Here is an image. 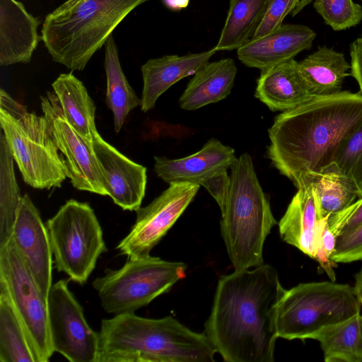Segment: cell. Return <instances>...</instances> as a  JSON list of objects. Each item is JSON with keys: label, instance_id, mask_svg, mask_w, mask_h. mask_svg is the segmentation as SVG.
<instances>
[{"label": "cell", "instance_id": "obj_19", "mask_svg": "<svg viewBox=\"0 0 362 362\" xmlns=\"http://www.w3.org/2000/svg\"><path fill=\"white\" fill-rule=\"evenodd\" d=\"M40 18L33 16L18 0H0V65L27 64L42 37Z\"/></svg>", "mask_w": 362, "mask_h": 362}, {"label": "cell", "instance_id": "obj_27", "mask_svg": "<svg viewBox=\"0 0 362 362\" xmlns=\"http://www.w3.org/2000/svg\"><path fill=\"white\" fill-rule=\"evenodd\" d=\"M269 0H230L229 9L216 51L238 49L252 40L259 26Z\"/></svg>", "mask_w": 362, "mask_h": 362}, {"label": "cell", "instance_id": "obj_22", "mask_svg": "<svg viewBox=\"0 0 362 362\" xmlns=\"http://www.w3.org/2000/svg\"><path fill=\"white\" fill-rule=\"evenodd\" d=\"M237 67L231 58L207 62L190 79L179 100L185 110H196L217 103L229 95L234 85Z\"/></svg>", "mask_w": 362, "mask_h": 362}, {"label": "cell", "instance_id": "obj_29", "mask_svg": "<svg viewBox=\"0 0 362 362\" xmlns=\"http://www.w3.org/2000/svg\"><path fill=\"white\" fill-rule=\"evenodd\" d=\"M13 158L2 132L0 134V247L12 236L23 196L15 175Z\"/></svg>", "mask_w": 362, "mask_h": 362}, {"label": "cell", "instance_id": "obj_4", "mask_svg": "<svg viewBox=\"0 0 362 362\" xmlns=\"http://www.w3.org/2000/svg\"><path fill=\"white\" fill-rule=\"evenodd\" d=\"M230 187L221 211V232L235 270L263 264L265 240L277 222L250 156L243 153L230 168Z\"/></svg>", "mask_w": 362, "mask_h": 362}, {"label": "cell", "instance_id": "obj_30", "mask_svg": "<svg viewBox=\"0 0 362 362\" xmlns=\"http://www.w3.org/2000/svg\"><path fill=\"white\" fill-rule=\"evenodd\" d=\"M0 361L36 362L23 326L6 291L0 288Z\"/></svg>", "mask_w": 362, "mask_h": 362}, {"label": "cell", "instance_id": "obj_37", "mask_svg": "<svg viewBox=\"0 0 362 362\" xmlns=\"http://www.w3.org/2000/svg\"><path fill=\"white\" fill-rule=\"evenodd\" d=\"M349 54L351 57L350 76L356 80L359 91L362 93V36L351 43Z\"/></svg>", "mask_w": 362, "mask_h": 362}, {"label": "cell", "instance_id": "obj_10", "mask_svg": "<svg viewBox=\"0 0 362 362\" xmlns=\"http://www.w3.org/2000/svg\"><path fill=\"white\" fill-rule=\"evenodd\" d=\"M0 288L8 294L36 362H47L54 352L50 338L47 300L27 267L12 236L0 247Z\"/></svg>", "mask_w": 362, "mask_h": 362}, {"label": "cell", "instance_id": "obj_33", "mask_svg": "<svg viewBox=\"0 0 362 362\" xmlns=\"http://www.w3.org/2000/svg\"><path fill=\"white\" fill-rule=\"evenodd\" d=\"M334 263H349L362 259V224L350 232L337 236L331 255Z\"/></svg>", "mask_w": 362, "mask_h": 362}, {"label": "cell", "instance_id": "obj_35", "mask_svg": "<svg viewBox=\"0 0 362 362\" xmlns=\"http://www.w3.org/2000/svg\"><path fill=\"white\" fill-rule=\"evenodd\" d=\"M327 223L332 232L336 235H343L362 224V197L355 201L343 211L330 216Z\"/></svg>", "mask_w": 362, "mask_h": 362}, {"label": "cell", "instance_id": "obj_26", "mask_svg": "<svg viewBox=\"0 0 362 362\" xmlns=\"http://www.w3.org/2000/svg\"><path fill=\"white\" fill-rule=\"evenodd\" d=\"M104 45L106 103L113 114L115 132L119 133L129 113L141 105V99L129 85L122 71L118 49L112 35Z\"/></svg>", "mask_w": 362, "mask_h": 362}, {"label": "cell", "instance_id": "obj_5", "mask_svg": "<svg viewBox=\"0 0 362 362\" xmlns=\"http://www.w3.org/2000/svg\"><path fill=\"white\" fill-rule=\"evenodd\" d=\"M149 0H84L54 10L43 22L42 40L53 61L82 71L113 30L137 6Z\"/></svg>", "mask_w": 362, "mask_h": 362}, {"label": "cell", "instance_id": "obj_18", "mask_svg": "<svg viewBox=\"0 0 362 362\" xmlns=\"http://www.w3.org/2000/svg\"><path fill=\"white\" fill-rule=\"evenodd\" d=\"M154 159V170L164 182L199 185L214 174L230 169L237 158L234 148L212 138L199 151L188 156L178 159L155 156Z\"/></svg>", "mask_w": 362, "mask_h": 362}, {"label": "cell", "instance_id": "obj_34", "mask_svg": "<svg viewBox=\"0 0 362 362\" xmlns=\"http://www.w3.org/2000/svg\"><path fill=\"white\" fill-rule=\"evenodd\" d=\"M299 0H269L267 8L253 38L264 35L283 25L286 16L292 13Z\"/></svg>", "mask_w": 362, "mask_h": 362}, {"label": "cell", "instance_id": "obj_3", "mask_svg": "<svg viewBox=\"0 0 362 362\" xmlns=\"http://www.w3.org/2000/svg\"><path fill=\"white\" fill-rule=\"evenodd\" d=\"M98 334L96 362H211L216 353L204 333L171 316L119 314L102 320Z\"/></svg>", "mask_w": 362, "mask_h": 362}, {"label": "cell", "instance_id": "obj_32", "mask_svg": "<svg viewBox=\"0 0 362 362\" xmlns=\"http://www.w3.org/2000/svg\"><path fill=\"white\" fill-rule=\"evenodd\" d=\"M313 6L325 24L340 31L362 21V6L353 0H315Z\"/></svg>", "mask_w": 362, "mask_h": 362}, {"label": "cell", "instance_id": "obj_2", "mask_svg": "<svg viewBox=\"0 0 362 362\" xmlns=\"http://www.w3.org/2000/svg\"><path fill=\"white\" fill-rule=\"evenodd\" d=\"M362 120V93L313 95L282 112L268 130V158L295 186L332 163L347 134Z\"/></svg>", "mask_w": 362, "mask_h": 362}, {"label": "cell", "instance_id": "obj_31", "mask_svg": "<svg viewBox=\"0 0 362 362\" xmlns=\"http://www.w3.org/2000/svg\"><path fill=\"white\" fill-rule=\"evenodd\" d=\"M332 163L355 183L362 197V120L339 144Z\"/></svg>", "mask_w": 362, "mask_h": 362}, {"label": "cell", "instance_id": "obj_17", "mask_svg": "<svg viewBox=\"0 0 362 362\" xmlns=\"http://www.w3.org/2000/svg\"><path fill=\"white\" fill-rule=\"evenodd\" d=\"M296 187L298 190L279 222V234L285 243L315 259L321 229L328 217H320L312 185L307 176Z\"/></svg>", "mask_w": 362, "mask_h": 362}, {"label": "cell", "instance_id": "obj_43", "mask_svg": "<svg viewBox=\"0 0 362 362\" xmlns=\"http://www.w3.org/2000/svg\"><path fill=\"white\" fill-rule=\"evenodd\" d=\"M362 1V0H361Z\"/></svg>", "mask_w": 362, "mask_h": 362}, {"label": "cell", "instance_id": "obj_41", "mask_svg": "<svg viewBox=\"0 0 362 362\" xmlns=\"http://www.w3.org/2000/svg\"><path fill=\"white\" fill-rule=\"evenodd\" d=\"M313 0H299L294 10L292 11V16H296L299 13L305 6L310 4Z\"/></svg>", "mask_w": 362, "mask_h": 362}, {"label": "cell", "instance_id": "obj_16", "mask_svg": "<svg viewBox=\"0 0 362 362\" xmlns=\"http://www.w3.org/2000/svg\"><path fill=\"white\" fill-rule=\"evenodd\" d=\"M317 34L300 24H283L264 35L252 38L237 49L245 66L261 71L294 59L311 48Z\"/></svg>", "mask_w": 362, "mask_h": 362}, {"label": "cell", "instance_id": "obj_24", "mask_svg": "<svg viewBox=\"0 0 362 362\" xmlns=\"http://www.w3.org/2000/svg\"><path fill=\"white\" fill-rule=\"evenodd\" d=\"M52 86L69 124L93 146V139L98 134L95 120L96 107L83 83L70 72L61 74Z\"/></svg>", "mask_w": 362, "mask_h": 362}, {"label": "cell", "instance_id": "obj_9", "mask_svg": "<svg viewBox=\"0 0 362 362\" xmlns=\"http://www.w3.org/2000/svg\"><path fill=\"white\" fill-rule=\"evenodd\" d=\"M45 224L57 271L86 284L107 250L94 210L87 202L69 199Z\"/></svg>", "mask_w": 362, "mask_h": 362}, {"label": "cell", "instance_id": "obj_13", "mask_svg": "<svg viewBox=\"0 0 362 362\" xmlns=\"http://www.w3.org/2000/svg\"><path fill=\"white\" fill-rule=\"evenodd\" d=\"M40 98L43 115L50 134L64 158L72 185L78 190L106 196L103 174L93 146L69 124L54 91H47Z\"/></svg>", "mask_w": 362, "mask_h": 362}, {"label": "cell", "instance_id": "obj_39", "mask_svg": "<svg viewBox=\"0 0 362 362\" xmlns=\"http://www.w3.org/2000/svg\"><path fill=\"white\" fill-rule=\"evenodd\" d=\"M354 288L356 294L362 305V268L356 275L355 285Z\"/></svg>", "mask_w": 362, "mask_h": 362}, {"label": "cell", "instance_id": "obj_23", "mask_svg": "<svg viewBox=\"0 0 362 362\" xmlns=\"http://www.w3.org/2000/svg\"><path fill=\"white\" fill-rule=\"evenodd\" d=\"M298 66L312 96L340 92L351 71L344 54L325 45L298 62Z\"/></svg>", "mask_w": 362, "mask_h": 362}, {"label": "cell", "instance_id": "obj_25", "mask_svg": "<svg viewBox=\"0 0 362 362\" xmlns=\"http://www.w3.org/2000/svg\"><path fill=\"white\" fill-rule=\"evenodd\" d=\"M305 176L310 181L321 218L343 211L359 198L355 183L333 163Z\"/></svg>", "mask_w": 362, "mask_h": 362}, {"label": "cell", "instance_id": "obj_42", "mask_svg": "<svg viewBox=\"0 0 362 362\" xmlns=\"http://www.w3.org/2000/svg\"><path fill=\"white\" fill-rule=\"evenodd\" d=\"M361 36H362V32H361Z\"/></svg>", "mask_w": 362, "mask_h": 362}, {"label": "cell", "instance_id": "obj_21", "mask_svg": "<svg viewBox=\"0 0 362 362\" xmlns=\"http://www.w3.org/2000/svg\"><path fill=\"white\" fill-rule=\"evenodd\" d=\"M255 97L273 112L292 109L312 97L294 59L261 71Z\"/></svg>", "mask_w": 362, "mask_h": 362}, {"label": "cell", "instance_id": "obj_20", "mask_svg": "<svg viewBox=\"0 0 362 362\" xmlns=\"http://www.w3.org/2000/svg\"><path fill=\"white\" fill-rule=\"evenodd\" d=\"M216 52L213 47L199 53L165 55L148 60L141 67L144 82L141 110L146 112L153 109L164 92L183 78L194 75Z\"/></svg>", "mask_w": 362, "mask_h": 362}, {"label": "cell", "instance_id": "obj_8", "mask_svg": "<svg viewBox=\"0 0 362 362\" xmlns=\"http://www.w3.org/2000/svg\"><path fill=\"white\" fill-rule=\"evenodd\" d=\"M183 262L147 257L128 259L118 269H107L93 281L103 309L115 315L134 313L185 278Z\"/></svg>", "mask_w": 362, "mask_h": 362}, {"label": "cell", "instance_id": "obj_40", "mask_svg": "<svg viewBox=\"0 0 362 362\" xmlns=\"http://www.w3.org/2000/svg\"><path fill=\"white\" fill-rule=\"evenodd\" d=\"M84 0H66L56 9L58 11H64L72 8Z\"/></svg>", "mask_w": 362, "mask_h": 362}, {"label": "cell", "instance_id": "obj_15", "mask_svg": "<svg viewBox=\"0 0 362 362\" xmlns=\"http://www.w3.org/2000/svg\"><path fill=\"white\" fill-rule=\"evenodd\" d=\"M92 144L107 195L123 210L136 211L145 196L146 168L121 153L99 133Z\"/></svg>", "mask_w": 362, "mask_h": 362}, {"label": "cell", "instance_id": "obj_11", "mask_svg": "<svg viewBox=\"0 0 362 362\" xmlns=\"http://www.w3.org/2000/svg\"><path fill=\"white\" fill-rule=\"evenodd\" d=\"M69 280L58 281L49 292L52 348L71 362H96L99 334L88 325L82 306L69 288Z\"/></svg>", "mask_w": 362, "mask_h": 362}, {"label": "cell", "instance_id": "obj_14", "mask_svg": "<svg viewBox=\"0 0 362 362\" xmlns=\"http://www.w3.org/2000/svg\"><path fill=\"white\" fill-rule=\"evenodd\" d=\"M12 238L47 300L52 286V250L46 224L28 194L22 197L13 226Z\"/></svg>", "mask_w": 362, "mask_h": 362}, {"label": "cell", "instance_id": "obj_7", "mask_svg": "<svg viewBox=\"0 0 362 362\" xmlns=\"http://www.w3.org/2000/svg\"><path fill=\"white\" fill-rule=\"evenodd\" d=\"M354 286L334 281L300 284L286 290L276 309L279 337L288 340L314 337L325 327L361 313Z\"/></svg>", "mask_w": 362, "mask_h": 362}, {"label": "cell", "instance_id": "obj_12", "mask_svg": "<svg viewBox=\"0 0 362 362\" xmlns=\"http://www.w3.org/2000/svg\"><path fill=\"white\" fill-rule=\"evenodd\" d=\"M199 185L172 182L148 205L140 207L135 223L117 249L128 259L150 255L196 196Z\"/></svg>", "mask_w": 362, "mask_h": 362}, {"label": "cell", "instance_id": "obj_36", "mask_svg": "<svg viewBox=\"0 0 362 362\" xmlns=\"http://www.w3.org/2000/svg\"><path fill=\"white\" fill-rule=\"evenodd\" d=\"M230 182L227 170H223L203 180L199 185L206 189L222 210L228 196Z\"/></svg>", "mask_w": 362, "mask_h": 362}, {"label": "cell", "instance_id": "obj_6", "mask_svg": "<svg viewBox=\"0 0 362 362\" xmlns=\"http://www.w3.org/2000/svg\"><path fill=\"white\" fill-rule=\"evenodd\" d=\"M0 124L24 182L35 189L60 187L68 170L44 115L0 90Z\"/></svg>", "mask_w": 362, "mask_h": 362}, {"label": "cell", "instance_id": "obj_1", "mask_svg": "<svg viewBox=\"0 0 362 362\" xmlns=\"http://www.w3.org/2000/svg\"><path fill=\"white\" fill-rule=\"evenodd\" d=\"M286 290L269 264L221 276L204 334L225 361H274L276 309Z\"/></svg>", "mask_w": 362, "mask_h": 362}, {"label": "cell", "instance_id": "obj_38", "mask_svg": "<svg viewBox=\"0 0 362 362\" xmlns=\"http://www.w3.org/2000/svg\"><path fill=\"white\" fill-rule=\"evenodd\" d=\"M162 1L167 8L175 11L186 8L189 4V0H162Z\"/></svg>", "mask_w": 362, "mask_h": 362}, {"label": "cell", "instance_id": "obj_28", "mask_svg": "<svg viewBox=\"0 0 362 362\" xmlns=\"http://www.w3.org/2000/svg\"><path fill=\"white\" fill-rule=\"evenodd\" d=\"M326 362H362V315L329 325L313 338Z\"/></svg>", "mask_w": 362, "mask_h": 362}]
</instances>
